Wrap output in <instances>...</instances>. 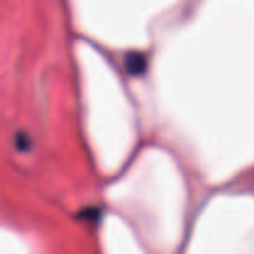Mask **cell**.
<instances>
[{"mask_svg":"<svg viewBox=\"0 0 254 254\" xmlns=\"http://www.w3.org/2000/svg\"><path fill=\"white\" fill-rule=\"evenodd\" d=\"M124 66H126L128 73L133 74V76H140L146 71L148 61L143 54L138 51H131L128 52L124 57Z\"/></svg>","mask_w":254,"mask_h":254,"instance_id":"1","label":"cell"},{"mask_svg":"<svg viewBox=\"0 0 254 254\" xmlns=\"http://www.w3.org/2000/svg\"><path fill=\"white\" fill-rule=\"evenodd\" d=\"M15 143H16L17 150H27L30 148V140L29 136L25 133H17L16 139H15Z\"/></svg>","mask_w":254,"mask_h":254,"instance_id":"2","label":"cell"}]
</instances>
